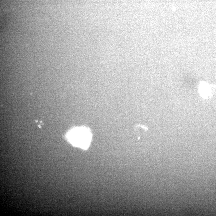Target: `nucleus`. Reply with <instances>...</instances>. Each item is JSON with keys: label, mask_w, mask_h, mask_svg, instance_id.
<instances>
[{"label": "nucleus", "mask_w": 216, "mask_h": 216, "mask_svg": "<svg viewBox=\"0 0 216 216\" xmlns=\"http://www.w3.org/2000/svg\"><path fill=\"white\" fill-rule=\"evenodd\" d=\"M68 139L74 146L85 149L89 147L91 140V134L88 129L79 127L69 132Z\"/></svg>", "instance_id": "f257e3e1"}]
</instances>
